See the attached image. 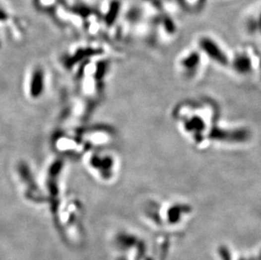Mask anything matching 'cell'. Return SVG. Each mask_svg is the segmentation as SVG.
I'll use <instances>...</instances> for the list:
<instances>
[{"label":"cell","mask_w":261,"mask_h":260,"mask_svg":"<svg viewBox=\"0 0 261 260\" xmlns=\"http://www.w3.org/2000/svg\"><path fill=\"white\" fill-rule=\"evenodd\" d=\"M87 157V167L94 175L102 179V181H109L113 179L116 167L114 156L102 151H94Z\"/></svg>","instance_id":"cell-1"},{"label":"cell","mask_w":261,"mask_h":260,"mask_svg":"<svg viewBox=\"0 0 261 260\" xmlns=\"http://www.w3.org/2000/svg\"><path fill=\"white\" fill-rule=\"evenodd\" d=\"M16 174L20 179V183L24 191L26 193V197L31 198V200L40 202L43 198V194L38 188V184L36 181V178L29 165L25 161L20 162L16 167Z\"/></svg>","instance_id":"cell-2"},{"label":"cell","mask_w":261,"mask_h":260,"mask_svg":"<svg viewBox=\"0 0 261 260\" xmlns=\"http://www.w3.org/2000/svg\"><path fill=\"white\" fill-rule=\"evenodd\" d=\"M47 88V74L42 66H36L32 68L27 80V95L31 100L40 99L45 93Z\"/></svg>","instance_id":"cell-3"},{"label":"cell","mask_w":261,"mask_h":260,"mask_svg":"<svg viewBox=\"0 0 261 260\" xmlns=\"http://www.w3.org/2000/svg\"><path fill=\"white\" fill-rule=\"evenodd\" d=\"M199 48L206 56L221 66L229 65V60L221 46L210 37H203L199 40Z\"/></svg>","instance_id":"cell-4"},{"label":"cell","mask_w":261,"mask_h":260,"mask_svg":"<svg viewBox=\"0 0 261 260\" xmlns=\"http://www.w3.org/2000/svg\"><path fill=\"white\" fill-rule=\"evenodd\" d=\"M54 143L60 150L59 151L63 153L80 154L85 151V150H88L77 133L74 135L68 133H59L56 136Z\"/></svg>","instance_id":"cell-5"},{"label":"cell","mask_w":261,"mask_h":260,"mask_svg":"<svg viewBox=\"0 0 261 260\" xmlns=\"http://www.w3.org/2000/svg\"><path fill=\"white\" fill-rule=\"evenodd\" d=\"M200 66V55L197 52L188 54L181 60L180 67L186 77L194 78L199 71Z\"/></svg>","instance_id":"cell-6"},{"label":"cell","mask_w":261,"mask_h":260,"mask_svg":"<svg viewBox=\"0 0 261 260\" xmlns=\"http://www.w3.org/2000/svg\"><path fill=\"white\" fill-rule=\"evenodd\" d=\"M99 54L100 50H97L95 48H80L79 50H77L73 55H70L67 58L65 57V60H64V64L66 67L71 68L80 61L87 59L88 57L92 56L94 54Z\"/></svg>","instance_id":"cell-7"},{"label":"cell","mask_w":261,"mask_h":260,"mask_svg":"<svg viewBox=\"0 0 261 260\" xmlns=\"http://www.w3.org/2000/svg\"><path fill=\"white\" fill-rule=\"evenodd\" d=\"M234 70L241 74H246L252 70V61L245 53L237 54L232 62Z\"/></svg>","instance_id":"cell-8"},{"label":"cell","mask_w":261,"mask_h":260,"mask_svg":"<svg viewBox=\"0 0 261 260\" xmlns=\"http://www.w3.org/2000/svg\"><path fill=\"white\" fill-rule=\"evenodd\" d=\"M121 1L120 0H112L108 7V12L104 16V21L107 26H111L114 25L117 19L119 17L121 11Z\"/></svg>","instance_id":"cell-9"},{"label":"cell","mask_w":261,"mask_h":260,"mask_svg":"<svg viewBox=\"0 0 261 260\" xmlns=\"http://www.w3.org/2000/svg\"><path fill=\"white\" fill-rule=\"evenodd\" d=\"M73 9H74V11L75 13L80 14V16H83V17H88L89 15L91 14V9L87 6L78 4V5L74 7Z\"/></svg>","instance_id":"cell-10"},{"label":"cell","mask_w":261,"mask_h":260,"mask_svg":"<svg viewBox=\"0 0 261 260\" xmlns=\"http://www.w3.org/2000/svg\"><path fill=\"white\" fill-rule=\"evenodd\" d=\"M139 9L138 8H134V9H132L130 12V16H129V19L132 20V21H134L136 20L137 18L139 17Z\"/></svg>","instance_id":"cell-11"},{"label":"cell","mask_w":261,"mask_h":260,"mask_svg":"<svg viewBox=\"0 0 261 260\" xmlns=\"http://www.w3.org/2000/svg\"><path fill=\"white\" fill-rule=\"evenodd\" d=\"M256 24H257V31H260L261 33V11L259 14V17L256 20Z\"/></svg>","instance_id":"cell-12"},{"label":"cell","mask_w":261,"mask_h":260,"mask_svg":"<svg viewBox=\"0 0 261 260\" xmlns=\"http://www.w3.org/2000/svg\"><path fill=\"white\" fill-rule=\"evenodd\" d=\"M146 1H151V0H146Z\"/></svg>","instance_id":"cell-13"}]
</instances>
